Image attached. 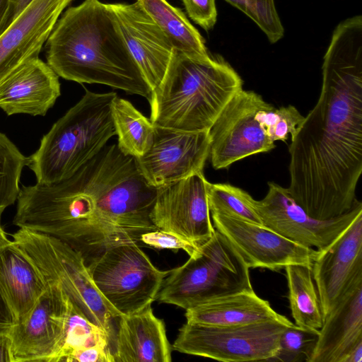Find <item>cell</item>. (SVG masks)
<instances>
[{"mask_svg": "<svg viewBox=\"0 0 362 362\" xmlns=\"http://www.w3.org/2000/svg\"><path fill=\"white\" fill-rule=\"evenodd\" d=\"M156 194L135 158L117 144L106 145L66 178L23 186L13 223L66 243L88 264L109 248L138 243L141 235L158 229L151 218Z\"/></svg>", "mask_w": 362, "mask_h": 362, "instance_id": "2", "label": "cell"}, {"mask_svg": "<svg viewBox=\"0 0 362 362\" xmlns=\"http://www.w3.org/2000/svg\"><path fill=\"white\" fill-rule=\"evenodd\" d=\"M138 1L179 53L197 60L211 57L204 39L180 8L167 0Z\"/></svg>", "mask_w": 362, "mask_h": 362, "instance_id": "24", "label": "cell"}, {"mask_svg": "<svg viewBox=\"0 0 362 362\" xmlns=\"http://www.w3.org/2000/svg\"><path fill=\"white\" fill-rule=\"evenodd\" d=\"M209 182L201 172L157 188L151 212L153 224L197 246L209 240L215 232L208 202Z\"/></svg>", "mask_w": 362, "mask_h": 362, "instance_id": "13", "label": "cell"}, {"mask_svg": "<svg viewBox=\"0 0 362 362\" xmlns=\"http://www.w3.org/2000/svg\"><path fill=\"white\" fill-rule=\"evenodd\" d=\"M140 242L158 249L182 250L189 257L194 255L199 247L176 234L160 229L144 233Z\"/></svg>", "mask_w": 362, "mask_h": 362, "instance_id": "33", "label": "cell"}, {"mask_svg": "<svg viewBox=\"0 0 362 362\" xmlns=\"http://www.w3.org/2000/svg\"><path fill=\"white\" fill-rule=\"evenodd\" d=\"M109 344H97L82 348L69 354L66 362H115L112 349Z\"/></svg>", "mask_w": 362, "mask_h": 362, "instance_id": "35", "label": "cell"}, {"mask_svg": "<svg viewBox=\"0 0 362 362\" xmlns=\"http://www.w3.org/2000/svg\"><path fill=\"white\" fill-rule=\"evenodd\" d=\"M16 322L13 312L0 288V334H9Z\"/></svg>", "mask_w": 362, "mask_h": 362, "instance_id": "36", "label": "cell"}, {"mask_svg": "<svg viewBox=\"0 0 362 362\" xmlns=\"http://www.w3.org/2000/svg\"><path fill=\"white\" fill-rule=\"evenodd\" d=\"M288 300L295 325L320 329L324 322L318 292L311 267L303 264L286 267Z\"/></svg>", "mask_w": 362, "mask_h": 362, "instance_id": "26", "label": "cell"}, {"mask_svg": "<svg viewBox=\"0 0 362 362\" xmlns=\"http://www.w3.org/2000/svg\"><path fill=\"white\" fill-rule=\"evenodd\" d=\"M362 344V279L352 284L325 317L309 362H344Z\"/></svg>", "mask_w": 362, "mask_h": 362, "instance_id": "20", "label": "cell"}, {"mask_svg": "<svg viewBox=\"0 0 362 362\" xmlns=\"http://www.w3.org/2000/svg\"><path fill=\"white\" fill-rule=\"evenodd\" d=\"M109 6L130 54L153 90L175 62L178 52L138 0Z\"/></svg>", "mask_w": 362, "mask_h": 362, "instance_id": "17", "label": "cell"}, {"mask_svg": "<svg viewBox=\"0 0 362 362\" xmlns=\"http://www.w3.org/2000/svg\"><path fill=\"white\" fill-rule=\"evenodd\" d=\"M112 350L115 362H170L172 346L164 322L151 306L119 317Z\"/></svg>", "mask_w": 362, "mask_h": 362, "instance_id": "21", "label": "cell"}, {"mask_svg": "<svg viewBox=\"0 0 362 362\" xmlns=\"http://www.w3.org/2000/svg\"><path fill=\"white\" fill-rule=\"evenodd\" d=\"M255 201L246 191L226 183L208 185L210 213L232 216L246 221L263 225L255 209Z\"/></svg>", "mask_w": 362, "mask_h": 362, "instance_id": "27", "label": "cell"}, {"mask_svg": "<svg viewBox=\"0 0 362 362\" xmlns=\"http://www.w3.org/2000/svg\"><path fill=\"white\" fill-rule=\"evenodd\" d=\"M0 288L16 324L25 320L47 288L36 266L13 240L0 250Z\"/></svg>", "mask_w": 362, "mask_h": 362, "instance_id": "22", "label": "cell"}, {"mask_svg": "<svg viewBox=\"0 0 362 362\" xmlns=\"http://www.w3.org/2000/svg\"><path fill=\"white\" fill-rule=\"evenodd\" d=\"M189 17L205 30L214 28L217 20L215 0H182Z\"/></svg>", "mask_w": 362, "mask_h": 362, "instance_id": "34", "label": "cell"}, {"mask_svg": "<svg viewBox=\"0 0 362 362\" xmlns=\"http://www.w3.org/2000/svg\"><path fill=\"white\" fill-rule=\"evenodd\" d=\"M319 336V329L293 325L282 333L279 349L268 361L309 362Z\"/></svg>", "mask_w": 362, "mask_h": 362, "instance_id": "30", "label": "cell"}, {"mask_svg": "<svg viewBox=\"0 0 362 362\" xmlns=\"http://www.w3.org/2000/svg\"><path fill=\"white\" fill-rule=\"evenodd\" d=\"M73 0H33L0 35V81L37 57L59 17Z\"/></svg>", "mask_w": 362, "mask_h": 362, "instance_id": "18", "label": "cell"}, {"mask_svg": "<svg viewBox=\"0 0 362 362\" xmlns=\"http://www.w3.org/2000/svg\"><path fill=\"white\" fill-rule=\"evenodd\" d=\"M87 267L97 289L120 317L151 305L170 272L154 266L137 243L109 248Z\"/></svg>", "mask_w": 362, "mask_h": 362, "instance_id": "8", "label": "cell"}, {"mask_svg": "<svg viewBox=\"0 0 362 362\" xmlns=\"http://www.w3.org/2000/svg\"><path fill=\"white\" fill-rule=\"evenodd\" d=\"M60 94L59 76L39 57H33L0 81V108L8 115L45 116Z\"/></svg>", "mask_w": 362, "mask_h": 362, "instance_id": "19", "label": "cell"}, {"mask_svg": "<svg viewBox=\"0 0 362 362\" xmlns=\"http://www.w3.org/2000/svg\"><path fill=\"white\" fill-rule=\"evenodd\" d=\"M10 0H0V35L7 28Z\"/></svg>", "mask_w": 362, "mask_h": 362, "instance_id": "39", "label": "cell"}, {"mask_svg": "<svg viewBox=\"0 0 362 362\" xmlns=\"http://www.w3.org/2000/svg\"><path fill=\"white\" fill-rule=\"evenodd\" d=\"M117 95L115 92L86 90L81 99L52 125L27 159L37 182L49 185L69 177L116 135L111 105Z\"/></svg>", "mask_w": 362, "mask_h": 362, "instance_id": "5", "label": "cell"}, {"mask_svg": "<svg viewBox=\"0 0 362 362\" xmlns=\"http://www.w3.org/2000/svg\"><path fill=\"white\" fill-rule=\"evenodd\" d=\"M362 344L354 348L345 358L344 362H361Z\"/></svg>", "mask_w": 362, "mask_h": 362, "instance_id": "40", "label": "cell"}, {"mask_svg": "<svg viewBox=\"0 0 362 362\" xmlns=\"http://www.w3.org/2000/svg\"><path fill=\"white\" fill-rule=\"evenodd\" d=\"M318 100L291 136L289 194L328 220L349 211L362 173V16L335 28L323 58Z\"/></svg>", "mask_w": 362, "mask_h": 362, "instance_id": "1", "label": "cell"}, {"mask_svg": "<svg viewBox=\"0 0 362 362\" xmlns=\"http://www.w3.org/2000/svg\"><path fill=\"white\" fill-rule=\"evenodd\" d=\"M0 362H13L10 334H0Z\"/></svg>", "mask_w": 362, "mask_h": 362, "instance_id": "38", "label": "cell"}, {"mask_svg": "<svg viewBox=\"0 0 362 362\" xmlns=\"http://www.w3.org/2000/svg\"><path fill=\"white\" fill-rule=\"evenodd\" d=\"M12 237L36 266L46 284L59 286L111 341L115 337L112 322L120 315L97 289L82 255L66 243L40 233L19 228Z\"/></svg>", "mask_w": 362, "mask_h": 362, "instance_id": "7", "label": "cell"}, {"mask_svg": "<svg viewBox=\"0 0 362 362\" xmlns=\"http://www.w3.org/2000/svg\"><path fill=\"white\" fill-rule=\"evenodd\" d=\"M13 240L7 238L6 233L4 231L0 223V250L6 246L10 245Z\"/></svg>", "mask_w": 362, "mask_h": 362, "instance_id": "41", "label": "cell"}, {"mask_svg": "<svg viewBox=\"0 0 362 362\" xmlns=\"http://www.w3.org/2000/svg\"><path fill=\"white\" fill-rule=\"evenodd\" d=\"M214 228L240 253L249 268L278 271L292 264L312 267L317 250L290 240L263 225L211 213Z\"/></svg>", "mask_w": 362, "mask_h": 362, "instance_id": "15", "label": "cell"}, {"mask_svg": "<svg viewBox=\"0 0 362 362\" xmlns=\"http://www.w3.org/2000/svg\"><path fill=\"white\" fill-rule=\"evenodd\" d=\"M110 343L105 332L90 322L70 300L65 343L58 361H64L74 351L97 344L110 345Z\"/></svg>", "mask_w": 362, "mask_h": 362, "instance_id": "29", "label": "cell"}, {"mask_svg": "<svg viewBox=\"0 0 362 362\" xmlns=\"http://www.w3.org/2000/svg\"><path fill=\"white\" fill-rule=\"evenodd\" d=\"M111 113L119 148L135 158L144 155L151 148L155 134L151 119L117 95L112 102Z\"/></svg>", "mask_w": 362, "mask_h": 362, "instance_id": "25", "label": "cell"}, {"mask_svg": "<svg viewBox=\"0 0 362 362\" xmlns=\"http://www.w3.org/2000/svg\"><path fill=\"white\" fill-rule=\"evenodd\" d=\"M33 0H10L7 28L30 5Z\"/></svg>", "mask_w": 362, "mask_h": 362, "instance_id": "37", "label": "cell"}, {"mask_svg": "<svg viewBox=\"0 0 362 362\" xmlns=\"http://www.w3.org/2000/svg\"><path fill=\"white\" fill-rule=\"evenodd\" d=\"M232 6L236 7L244 13H247L246 6L245 0H226Z\"/></svg>", "mask_w": 362, "mask_h": 362, "instance_id": "42", "label": "cell"}, {"mask_svg": "<svg viewBox=\"0 0 362 362\" xmlns=\"http://www.w3.org/2000/svg\"><path fill=\"white\" fill-rule=\"evenodd\" d=\"M47 64L60 77L145 98L153 90L130 54L109 4L84 0L66 9L45 42Z\"/></svg>", "mask_w": 362, "mask_h": 362, "instance_id": "3", "label": "cell"}, {"mask_svg": "<svg viewBox=\"0 0 362 362\" xmlns=\"http://www.w3.org/2000/svg\"><path fill=\"white\" fill-rule=\"evenodd\" d=\"M243 81L221 57L197 60L178 52L153 90L151 120L155 126L185 132H209Z\"/></svg>", "mask_w": 362, "mask_h": 362, "instance_id": "4", "label": "cell"}, {"mask_svg": "<svg viewBox=\"0 0 362 362\" xmlns=\"http://www.w3.org/2000/svg\"><path fill=\"white\" fill-rule=\"evenodd\" d=\"M268 192L255 201L263 226L303 246L322 250L330 245L362 212V203L356 199L346 213L328 220L310 216L289 194L287 188L268 182Z\"/></svg>", "mask_w": 362, "mask_h": 362, "instance_id": "11", "label": "cell"}, {"mask_svg": "<svg viewBox=\"0 0 362 362\" xmlns=\"http://www.w3.org/2000/svg\"><path fill=\"white\" fill-rule=\"evenodd\" d=\"M293 325L288 318L233 326L186 322L172 349L224 362L268 361L276 354L282 333Z\"/></svg>", "mask_w": 362, "mask_h": 362, "instance_id": "9", "label": "cell"}, {"mask_svg": "<svg viewBox=\"0 0 362 362\" xmlns=\"http://www.w3.org/2000/svg\"><path fill=\"white\" fill-rule=\"evenodd\" d=\"M209 132H185L155 126L152 145L136 158L148 185L160 188L203 172L209 157Z\"/></svg>", "mask_w": 362, "mask_h": 362, "instance_id": "14", "label": "cell"}, {"mask_svg": "<svg viewBox=\"0 0 362 362\" xmlns=\"http://www.w3.org/2000/svg\"><path fill=\"white\" fill-rule=\"evenodd\" d=\"M250 268L228 240L211 238L164 279L157 299L185 310L225 296L253 290Z\"/></svg>", "mask_w": 362, "mask_h": 362, "instance_id": "6", "label": "cell"}, {"mask_svg": "<svg viewBox=\"0 0 362 362\" xmlns=\"http://www.w3.org/2000/svg\"><path fill=\"white\" fill-rule=\"evenodd\" d=\"M311 271L325 319L350 286L362 279V212L330 245L317 250Z\"/></svg>", "mask_w": 362, "mask_h": 362, "instance_id": "16", "label": "cell"}, {"mask_svg": "<svg viewBox=\"0 0 362 362\" xmlns=\"http://www.w3.org/2000/svg\"><path fill=\"white\" fill-rule=\"evenodd\" d=\"M247 13L267 35L271 43L284 37V29L274 0H245Z\"/></svg>", "mask_w": 362, "mask_h": 362, "instance_id": "32", "label": "cell"}, {"mask_svg": "<svg viewBox=\"0 0 362 362\" xmlns=\"http://www.w3.org/2000/svg\"><path fill=\"white\" fill-rule=\"evenodd\" d=\"M25 157L16 145L0 132V214L17 201Z\"/></svg>", "mask_w": 362, "mask_h": 362, "instance_id": "28", "label": "cell"}, {"mask_svg": "<svg viewBox=\"0 0 362 362\" xmlns=\"http://www.w3.org/2000/svg\"><path fill=\"white\" fill-rule=\"evenodd\" d=\"M304 118L297 108L291 105L276 109L270 104L256 114L260 127L273 142L285 141L288 134L293 136Z\"/></svg>", "mask_w": 362, "mask_h": 362, "instance_id": "31", "label": "cell"}, {"mask_svg": "<svg viewBox=\"0 0 362 362\" xmlns=\"http://www.w3.org/2000/svg\"><path fill=\"white\" fill-rule=\"evenodd\" d=\"M187 322L214 326H233L286 317L276 313L269 303L254 291H242L198 305L186 310Z\"/></svg>", "mask_w": 362, "mask_h": 362, "instance_id": "23", "label": "cell"}, {"mask_svg": "<svg viewBox=\"0 0 362 362\" xmlns=\"http://www.w3.org/2000/svg\"><path fill=\"white\" fill-rule=\"evenodd\" d=\"M269 105L256 92L243 89L226 104L209 131V157L215 170L276 147L256 119L257 112Z\"/></svg>", "mask_w": 362, "mask_h": 362, "instance_id": "10", "label": "cell"}, {"mask_svg": "<svg viewBox=\"0 0 362 362\" xmlns=\"http://www.w3.org/2000/svg\"><path fill=\"white\" fill-rule=\"evenodd\" d=\"M69 298L57 285L47 288L24 321L10 332L13 362H57L65 343Z\"/></svg>", "mask_w": 362, "mask_h": 362, "instance_id": "12", "label": "cell"}]
</instances>
